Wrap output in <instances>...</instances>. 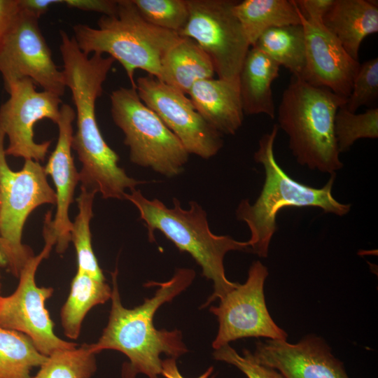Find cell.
Instances as JSON below:
<instances>
[{
    "label": "cell",
    "instance_id": "cell-1",
    "mask_svg": "<svg viewBox=\"0 0 378 378\" xmlns=\"http://www.w3.org/2000/svg\"><path fill=\"white\" fill-rule=\"evenodd\" d=\"M118 269L111 272V308L106 326L98 341L90 344L94 354L111 349L124 354L129 363L122 369L123 378H135L139 373L148 378H159L162 371L161 354L177 358L188 351L178 330H158L153 316L158 308L172 301L192 282L195 272L178 268L169 281H149L144 286H158L153 296L132 309L125 307L117 283Z\"/></svg>",
    "mask_w": 378,
    "mask_h": 378
},
{
    "label": "cell",
    "instance_id": "cell-2",
    "mask_svg": "<svg viewBox=\"0 0 378 378\" xmlns=\"http://www.w3.org/2000/svg\"><path fill=\"white\" fill-rule=\"evenodd\" d=\"M125 200L137 209L150 242L155 241V230L161 232L180 251L188 253L201 267L202 275L213 281L214 293L203 307L220 300L237 287L238 283L230 281L225 276L224 257L231 251L250 252L247 241L212 233L206 211L195 201H190V207L185 209L179 200L174 198L173 207L169 208L158 199H147L136 189L127 192Z\"/></svg>",
    "mask_w": 378,
    "mask_h": 378
},
{
    "label": "cell",
    "instance_id": "cell-3",
    "mask_svg": "<svg viewBox=\"0 0 378 378\" xmlns=\"http://www.w3.org/2000/svg\"><path fill=\"white\" fill-rule=\"evenodd\" d=\"M278 130L275 124L270 132L263 134L254 154L255 162L262 164L265 172L260 195L252 204L248 200H242L236 209L237 218L245 222L250 230L251 237L247 241L250 252L261 258L268 255L271 239L277 230L276 215L283 208L318 207L340 216L351 209V204L340 203L332 196L335 174H330L323 187L316 188L293 179L282 169L274 154Z\"/></svg>",
    "mask_w": 378,
    "mask_h": 378
},
{
    "label": "cell",
    "instance_id": "cell-4",
    "mask_svg": "<svg viewBox=\"0 0 378 378\" xmlns=\"http://www.w3.org/2000/svg\"><path fill=\"white\" fill-rule=\"evenodd\" d=\"M346 102L326 88L291 77L277 109V125L288 136L289 148L300 164L330 174L343 167L334 122Z\"/></svg>",
    "mask_w": 378,
    "mask_h": 378
},
{
    "label": "cell",
    "instance_id": "cell-5",
    "mask_svg": "<svg viewBox=\"0 0 378 378\" xmlns=\"http://www.w3.org/2000/svg\"><path fill=\"white\" fill-rule=\"evenodd\" d=\"M97 26L73 27V37L79 49L86 55L108 54L122 66L134 88L136 69L160 79L162 57L182 38L146 22L132 0H118L116 15H102Z\"/></svg>",
    "mask_w": 378,
    "mask_h": 378
},
{
    "label": "cell",
    "instance_id": "cell-6",
    "mask_svg": "<svg viewBox=\"0 0 378 378\" xmlns=\"http://www.w3.org/2000/svg\"><path fill=\"white\" fill-rule=\"evenodd\" d=\"M114 123L125 135L132 162L168 178L183 172L189 153L158 115L139 98L136 88L121 87L110 95Z\"/></svg>",
    "mask_w": 378,
    "mask_h": 378
},
{
    "label": "cell",
    "instance_id": "cell-7",
    "mask_svg": "<svg viewBox=\"0 0 378 378\" xmlns=\"http://www.w3.org/2000/svg\"><path fill=\"white\" fill-rule=\"evenodd\" d=\"M5 136L0 127V237L8 258V269L18 277L34 255L31 248L22 243L24 225L38 206L56 204L57 197L40 162L26 160L20 171L10 168L6 158Z\"/></svg>",
    "mask_w": 378,
    "mask_h": 378
},
{
    "label": "cell",
    "instance_id": "cell-8",
    "mask_svg": "<svg viewBox=\"0 0 378 378\" xmlns=\"http://www.w3.org/2000/svg\"><path fill=\"white\" fill-rule=\"evenodd\" d=\"M188 22L178 34L195 41L219 78L237 80L251 46L234 15L233 0H187Z\"/></svg>",
    "mask_w": 378,
    "mask_h": 378
},
{
    "label": "cell",
    "instance_id": "cell-9",
    "mask_svg": "<svg viewBox=\"0 0 378 378\" xmlns=\"http://www.w3.org/2000/svg\"><path fill=\"white\" fill-rule=\"evenodd\" d=\"M43 237L46 244L43 250L23 267L15 290L10 295L0 296V326L26 335L41 354L48 356L55 351L74 348L78 344L56 335L54 323L45 305L54 289L39 287L35 281L38 265L49 256L55 245L51 236L45 234Z\"/></svg>",
    "mask_w": 378,
    "mask_h": 378
},
{
    "label": "cell",
    "instance_id": "cell-10",
    "mask_svg": "<svg viewBox=\"0 0 378 378\" xmlns=\"http://www.w3.org/2000/svg\"><path fill=\"white\" fill-rule=\"evenodd\" d=\"M0 74L6 89L22 78L59 97L66 88L62 71L55 63L38 19L20 7L15 20L0 41Z\"/></svg>",
    "mask_w": 378,
    "mask_h": 378
},
{
    "label": "cell",
    "instance_id": "cell-11",
    "mask_svg": "<svg viewBox=\"0 0 378 378\" xmlns=\"http://www.w3.org/2000/svg\"><path fill=\"white\" fill-rule=\"evenodd\" d=\"M267 268L259 260L251 265L245 283L238 284L209 311L218 322L212 347L216 350L244 337L286 340L288 334L272 319L267 309L264 284Z\"/></svg>",
    "mask_w": 378,
    "mask_h": 378
},
{
    "label": "cell",
    "instance_id": "cell-12",
    "mask_svg": "<svg viewBox=\"0 0 378 378\" xmlns=\"http://www.w3.org/2000/svg\"><path fill=\"white\" fill-rule=\"evenodd\" d=\"M6 90L10 97L0 107V127L8 139L6 155L43 162L51 142H35L34 126L44 118L57 124L60 97L45 90L38 92L27 78L13 83Z\"/></svg>",
    "mask_w": 378,
    "mask_h": 378
},
{
    "label": "cell",
    "instance_id": "cell-13",
    "mask_svg": "<svg viewBox=\"0 0 378 378\" xmlns=\"http://www.w3.org/2000/svg\"><path fill=\"white\" fill-rule=\"evenodd\" d=\"M135 83L141 100L179 139L189 155L209 159L219 152L223 146V134L204 120L186 94L149 74Z\"/></svg>",
    "mask_w": 378,
    "mask_h": 378
},
{
    "label": "cell",
    "instance_id": "cell-14",
    "mask_svg": "<svg viewBox=\"0 0 378 378\" xmlns=\"http://www.w3.org/2000/svg\"><path fill=\"white\" fill-rule=\"evenodd\" d=\"M299 15L304 29L306 68L303 79L317 87L329 89L346 98L360 64L344 49L340 41L323 23Z\"/></svg>",
    "mask_w": 378,
    "mask_h": 378
},
{
    "label": "cell",
    "instance_id": "cell-15",
    "mask_svg": "<svg viewBox=\"0 0 378 378\" xmlns=\"http://www.w3.org/2000/svg\"><path fill=\"white\" fill-rule=\"evenodd\" d=\"M252 354L256 362L279 370L284 378H349L327 343L313 335L295 344L283 340L259 341Z\"/></svg>",
    "mask_w": 378,
    "mask_h": 378
},
{
    "label": "cell",
    "instance_id": "cell-16",
    "mask_svg": "<svg viewBox=\"0 0 378 378\" xmlns=\"http://www.w3.org/2000/svg\"><path fill=\"white\" fill-rule=\"evenodd\" d=\"M75 118L74 108L67 104H62L57 122V142L44 167L46 174L51 176L56 189L57 209L50 224L58 253H64L71 241L72 222L69 218V209L74 200L75 188L79 182V173L71 154L72 124Z\"/></svg>",
    "mask_w": 378,
    "mask_h": 378
},
{
    "label": "cell",
    "instance_id": "cell-17",
    "mask_svg": "<svg viewBox=\"0 0 378 378\" xmlns=\"http://www.w3.org/2000/svg\"><path fill=\"white\" fill-rule=\"evenodd\" d=\"M188 94L204 120L221 134L233 135L242 125L244 113L238 79L201 80Z\"/></svg>",
    "mask_w": 378,
    "mask_h": 378
},
{
    "label": "cell",
    "instance_id": "cell-18",
    "mask_svg": "<svg viewBox=\"0 0 378 378\" xmlns=\"http://www.w3.org/2000/svg\"><path fill=\"white\" fill-rule=\"evenodd\" d=\"M322 22L346 52L358 60L359 49L364 38L378 31L377 2L335 0Z\"/></svg>",
    "mask_w": 378,
    "mask_h": 378
},
{
    "label": "cell",
    "instance_id": "cell-19",
    "mask_svg": "<svg viewBox=\"0 0 378 378\" xmlns=\"http://www.w3.org/2000/svg\"><path fill=\"white\" fill-rule=\"evenodd\" d=\"M280 66L262 51L251 47L242 64L238 80L244 113L275 116L272 84Z\"/></svg>",
    "mask_w": 378,
    "mask_h": 378
},
{
    "label": "cell",
    "instance_id": "cell-20",
    "mask_svg": "<svg viewBox=\"0 0 378 378\" xmlns=\"http://www.w3.org/2000/svg\"><path fill=\"white\" fill-rule=\"evenodd\" d=\"M214 74L208 55L192 39L182 37L162 57L159 80L188 94L195 83L211 78Z\"/></svg>",
    "mask_w": 378,
    "mask_h": 378
},
{
    "label": "cell",
    "instance_id": "cell-21",
    "mask_svg": "<svg viewBox=\"0 0 378 378\" xmlns=\"http://www.w3.org/2000/svg\"><path fill=\"white\" fill-rule=\"evenodd\" d=\"M232 10L251 47L269 29L301 24L294 0L237 1Z\"/></svg>",
    "mask_w": 378,
    "mask_h": 378
},
{
    "label": "cell",
    "instance_id": "cell-22",
    "mask_svg": "<svg viewBox=\"0 0 378 378\" xmlns=\"http://www.w3.org/2000/svg\"><path fill=\"white\" fill-rule=\"evenodd\" d=\"M111 295L112 288L105 281L97 280L77 270L60 312L64 335L71 340H76L88 312L94 306L105 303Z\"/></svg>",
    "mask_w": 378,
    "mask_h": 378
},
{
    "label": "cell",
    "instance_id": "cell-23",
    "mask_svg": "<svg viewBox=\"0 0 378 378\" xmlns=\"http://www.w3.org/2000/svg\"><path fill=\"white\" fill-rule=\"evenodd\" d=\"M254 47L267 55L292 76L303 79L306 68L304 29L301 24L273 27L257 39Z\"/></svg>",
    "mask_w": 378,
    "mask_h": 378
},
{
    "label": "cell",
    "instance_id": "cell-24",
    "mask_svg": "<svg viewBox=\"0 0 378 378\" xmlns=\"http://www.w3.org/2000/svg\"><path fill=\"white\" fill-rule=\"evenodd\" d=\"M46 358L28 336L0 326V378H31Z\"/></svg>",
    "mask_w": 378,
    "mask_h": 378
},
{
    "label": "cell",
    "instance_id": "cell-25",
    "mask_svg": "<svg viewBox=\"0 0 378 378\" xmlns=\"http://www.w3.org/2000/svg\"><path fill=\"white\" fill-rule=\"evenodd\" d=\"M97 192L80 186V194L76 198L78 214L71 224V241L76 251L77 270L97 280L106 281L92 249L90 229V220L93 217V202Z\"/></svg>",
    "mask_w": 378,
    "mask_h": 378
},
{
    "label": "cell",
    "instance_id": "cell-26",
    "mask_svg": "<svg viewBox=\"0 0 378 378\" xmlns=\"http://www.w3.org/2000/svg\"><path fill=\"white\" fill-rule=\"evenodd\" d=\"M90 344L58 350L47 356L31 378H90L97 370Z\"/></svg>",
    "mask_w": 378,
    "mask_h": 378
},
{
    "label": "cell",
    "instance_id": "cell-27",
    "mask_svg": "<svg viewBox=\"0 0 378 378\" xmlns=\"http://www.w3.org/2000/svg\"><path fill=\"white\" fill-rule=\"evenodd\" d=\"M335 135L340 153L348 150L360 139L378 137V108L356 114L344 105L337 111L334 122Z\"/></svg>",
    "mask_w": 378,
    "mask_h": 378
},
{
    "label": "cell",
    "instance_id": "cell-28",
    "mask_svg": "<svg viewBox=\"0 0 378 378\" xmlns=\"http://www.w3.org/2000/svg\"><path fill=\"white\" fill-rule=\"evenodd\" d=\"M141 17L157 27L179 34L189 18L187 0H132Z\"/></svg>",
    "mask_w": 378,
    "mask_h": 378
},
{
    "label": "cell",
    "instance_id": "cell-29",
    "mask_svg": "<svg viewBox=\"0 0 378 378\" xmlns=\"http://www.w3.org/2000/svg\"><path fill=\"white\" fill-rule=\"evenodd\" d=\"M378 97V59H368L360 65L344 106L356 113L363 106L372 104Z\"/></svg>",
    "mask_w": 378,
    "mask_h": 378
},
{
    "label": "cell",
    "instance_id": "cell-30",
    "mask_svg": "<svg viewBox=\"0 0 378 378\" xmlns=\"http://www.w3.org/2000/svg\"><path fill=\"white\" fill-rule=\"evenodd\" d=\"M213 356L217 360L234 365L248 378H284L276 370L256 362L252 352L246 349L241 356L227 344L216 349Z\"/></svg>",
    "mask_w": 378,
    "mask_h": 378
},
{
    "label": "cell",
    "instance_id": "cell-31",
    "mask_svg": "<svg viewBox=\"0 0 378 378\" xmlns=\"http://www.w3.org/2000/svg\"><path fill=\"white\" fill-rule=\"evenodd\" d=\"M69 8L93 11L103 15H115L118 11V0H61Z\"/></svg>",
    "mask_w": 378,
    "mask_h": 378
},
{
    "label": "cell",
    "instance_id": "cell-32",
    "mask_svg": "<svg viewBox=\"0 0 378 378\" xmlns=\"http://www.w3.org/2000/svg\"><path fill=\"white\" fill-rule=\"evenodd\" d=\"M294 1L305 18L323 23V18L331 8L335 0H294Z\"/></svg>",
    "mask_w": 378,
    "mask_h": 378
},
{
    "label": "cell",
    "instance_id": "cell-33",
    "mask_svg": "<svg viewBox=\"0 0 378 378\" xmlns=\"http://www.w3.org/2000/svg\"><path fill=\"white\" fill-rule=\"evenodd\" d=\"M19 11V0H0V41Z\"/></svg>",
    "mask_w": 378,
    "mask_h": 378
},
{
    "label": "cell",
    "instance_id": "cell-34",
    "mask_svg": "<svg viewBox=\"0 0 378 378\" xmlns=\"http://www.w3.org/2000/svg\"><path fill=\"white\" fill-rule=\"evenodd\" d=\"M57 4H61V0H19L20 8L37 19L45 14L52 5Z\"/></svg>",
    "mask_w": 378,
    "mask_h": 378
},
{
    "label": "cell",
    "instance_id": "cell-35",
    "mask_svg": "<svg viewBox=\"0 0 378 378\" xmlns=\"http://www.w3.org/2000/svg\"><path fill=\"white\" fill-rule=\"evenodd\" d=\"M162 371L161 374L165 378H185L179 372L176 365V358L169 357L164 360H162ZM214 371L213 367H209L206 371L197 378H210Z\"/></svg>",
    "mask_w": 378,
    "mask_h": 378
},
{
    "label": "cell",
    "instance_id": "cell-36",
    "mask_svg": "<svg viewBox=\"0 0 378 378\" xmlns=\"http://www.w3.org/2000/svg\"><path fill=\"white\" fill-rule=\"evenodd\" d=\"M0 266L7 267L8 266V258L2 239L0 237Z\"/></svg>",
    "mask_w": 378,
    "mask_h": 378
},
{
    "label": "cell",
    "instance_id": "cell-37",
    "mask_svg": "<svg viewBox=\"0 0 378 378\" xmlns=\"http://www.w3.org/2000/svg\"><path fill=\"white\" fill-rule=\"evenodd\" d=\"M0 287H1V284H0ZM1 296V295H0Z\"/></svg>",
    "mask_w": 378,
    "mask_h": 378
}]
</instances>
